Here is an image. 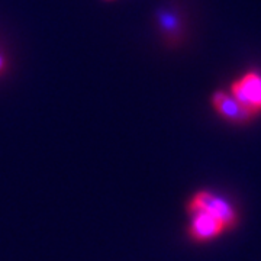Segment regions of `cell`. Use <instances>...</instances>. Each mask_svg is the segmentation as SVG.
I'll use <instances>...</instances> for the list:
<instances>
[{"label": "cell", "mask_w": 261, "mask_h": 261, "mask_svg": "<svg viewBox=\"0 0 261 261\" xmlns=\"http://www.w3.org/2000/svg\"><path fill=\"white\" fill-rule=\"evenodd\" d=\"M231 94L255 116L261 112V74L251 71L231 86Z\"/></svg>", "instance_id": "2"}, {"label": "cell", "mask_w": 261, "mask_h": 261, "mask_svg": "<svg viewBox=\"0 0 261 261\" xmlns=\"http://www.w3.org/2000/svg\"><path fill=\"white\" fill-rule=\"evenodd\" d=\"M212 105L216 113L228 122L244 123L254 118L232 94H228L225 92H215L212 96Z\"/></svg>", "instance_id": "4"}, {"label": "cell", "mask_w": 261, "mask_h": 261, "mask_svg": "<svg viewBox=\"0 0 261 261\" xmlns=\"http://www.w3.org/2000/svg\"><path fill=\"white\" fill-rule=\"evenodd\" d=\"M189 218L190 222L187 226V235L195 243L205 244L214 241L228 231L226 225L221 219L203 212L190 215Z\"/></svg>", "instance_id": "3"}, {"label": "cell", "mask_w": 261, "mask_h": 261, "mask_svg": "<svg viewBox=\"0 0 261 261\" xmlns=\"http://www.w3.org/2000/svg\"><path fill=\"white\" fill-rule=\"evenodd\" d=\"M5 68V60H3V57L0 56V71Z\"/></svg>", "instance_id": "5"}, {"label": "cell", "mask_w": 261, "mask_h": 261, "mask_svg": "<svg viewBox=\"0 0 261 261\" xmlns=\"http://www.w3.org/2000/svg\"><path fill=\"white\" fill-rule=\"evenodd\" d=\"M186 212L189 216L199 212L215 216L226 225L228 231L233 229L240 221V215L235 206L225 197L209 190H199L195 195L190 196L186 203Z\"/></svg>", "instance_id": "1"}]
</instances>
